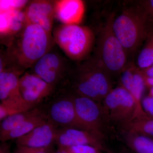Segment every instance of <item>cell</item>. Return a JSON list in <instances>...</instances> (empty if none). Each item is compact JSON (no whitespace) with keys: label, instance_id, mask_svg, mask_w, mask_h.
Masks as SVG:
<instances>
[{"label":"cell","instance_id":"6","mask_svg":"<svg viewBox=\"0 0 153 153\" xmlns=\"http://www.w3.org/2000/svg\"><path fill=\"white\" fill-rule=\"evenodd\" d=\"M23 74L13 66L0 71V115L3 118L33 108L25 102L19 91V79Z\"/></svg>","mask_w":153,"mask_h":153},{"label":"cell","instance_id":"28","mask_svg":"<svg viewBox=\"0 0 153 153\" xmlns=\"http://www.w3.org/2000/svg\"><path fill=\"white\" fill-rule=\"evenodd\" d=\"M144 78L146 85L151 87L153 86V79L148 78V77H145V76Z\"/></svg>","mask_w":153,"mask_h":153},{"label":"cell","instance_id":"16","mask_svg":"<svg viewBox=\"0 0 153 153\" xmlns=\"http://www.w3.org/2000/svg\"><path fill=\"white\" fill-rule=\"evenodd\" d=\"M0 13L1 36L17 35L26 25L25 12L22 10L1 12Z\"/></svg>","mask_w":153,"mask_h":153},{"label":"cell","instance_id":"26","mask_svg":"<svg viewBox=\"0 0 153 153\" xmlns=\"http://www.w3.org/2000/svg\"><path fill=\"white\" fill-rule=\"evenodd\" d=\"M144 4V7L147 11L149 15H153V0L146 1Z\"/></svg>","mask_w":153,"mask_h":153},{"label":"cell","instance_id":"23","mask_svg":"<svg viewBox=\"0 0 153 153\" xmlns=\"http://www.w3.org/2000/svg\"><path fill=\"white\" fill-rule=\"evenodd\" d=\"M53 146L47 148H36L16 146L12 153H53Z\"/></svg>","mask_w":153,"mask_h":153},{"label":"cell","instance_id":"31","mask_svg":"<svg viewBox=\"0 0 153 153\" xmlns=\"http://www.w3.org/2000/svg\"><path fill=\"white\" fill-rule=\"evenodd\" d=\"M119 153H132L131 152L128 150H123L121 151Z\"/></svg>","mask_w":153,"mask_h":153},{"label":"cell","instance_id":"4","mask_svg":"<svg viewBox=\"0 0 153 153\" xmlns=\"http://www.w3.org/2000/svg\"><path fill=\"white\" fill-rule=\"evenodd\" d=\"M40 105L48 121L57 128L86 130L77 117L74 100L66 88L60 87L56 89Z\"/></svg>","mask_w":153,"mask_h":153},{"label":"cell","instance_id":"27","mask_svg":"<svg viewBox=\"0 0 153 153\" xmlns=\"http://www.w3.org/2000/svg\"><path fill=\"white\" fill-rule=\"evenodd\" d=\"M142 72L145 77L153 79V65L149 68L143 70Z\"/></svg>","mask_w":153,"mask_h":153},{"label":"cell","instance_id":"25","mask_svg":"<svg viewBox=\"0 0 153 153\" xmlns=\"http://www.w3.org/2000/svg\"><path fill=\"white\" fill-rule=\"evenodd\" d=\"M142 106L148 117L153 120V97L148 96L143 99Z\"/></svg>","mask_w":153,"mask_h":153},{"label":"cell","instance_id":"3","mask_svg":"<svg viewBox=\"0 0 153 153\" xmlns=\"http://www.w3.org/2000/svg\"><path fill=\"white\" fill-rule=\"evenodd\" d=\"M106 72L100 67H85L76 72L69 71L63 86L101 103L112 89Z\"/></svg>","mask_w":153,"mask_h":153},{"label":"cell","instance_id":"22","mask_svg":"<svg viewBox=\"0 0 153 153\" xmlns=\"http://www.w3.org/2000/svg\"><path fill=\"white\" fill-rule=\"evenodd\" d=\"M28 3L27 1L19 0H1L0 1L1 12L22 10Z\"/></svg>","mask_w":153,"mask_h":153},{"label":"cell","instance_id":"30","mask_svg":"<svg viewBox=\"0 0 153 153\" xmlns=\"http://www.w3.org/2000/svg\"><path fill=\"white\" fill-rule=\"evenodd\" d=\"M149 96L152 97H153V86H152V87H151V88L149 94Z\"/></svg>","mask_w":153,"mask_h":153},{"label":"cell","instance_id":"10","mask_svg":"<svg viewBox=\"0 0 153 153\" xmlns=\"http://www.w3.org/2000/svg\"><path fill=\"white\" fill-rule=\"evenodd\" d=\"M33 73L57 89L65 82L69 70L63 58L56 52L49 51L32 67Z\"/></svg>","mask_w":153,"mask_h":153},{"label":"cell","instance_id":"24","mask_svg":"<svg viewBox=\"0 0 153 153\" xmlns=\"http://www.w3.org/2000/svg\"><path fill=\"white\" fill-rule=\"evenodd\" d=\"M62 149L66 150L70 153H107L99 149L90 146H75Z\"/></svg>","mask_w":153,"mask_h":153},{"label":"cell","instance_id":"9","mask_svg":"<svg viewBox=\"0 0 153 153\" xmlns=\"http://www.w3.org/2000/svg\"><path fill=\"white\" fill-rule=\"evenodd\" d=\"M64 87L71 94L77 117L85 130L105 137V130L110 122L101 103Z\"/></svg>","mask_w":153,"mask_h":153},{"label":"cell","instance_id":"11","mask_svg":"<svg viewBox=\"0 0 153 153\" xmlns=\"http://www.w3.org/2000/svg\"><path fill=\"white\" fill-rule=\"evenodd\" d=\"M19 88L24 101L33 108L42 104L56 89L33 72L22 74L19 79Z\"/></svg>","mask_w":153,"mask_h":153},{"label":"cell","instance_id":"8","mask_svg":"<svg viewBox=\"0 0 153 153\" xmlns=\"http://www.w3.org/2000/svg\"><path fill=\"white\" fill-rule=\"evenodd\" d=\"M101 104L110 123L122 127L139 117L133 97L122 86L112 89Z\"/></svg>","mask_w":153,"mask_h":153},{"label":"cell","instance_id":"2","mask_svg":"<svg viewBox=\"0 0 153 153\" xmlns=\"http://www.w3.org/2000/svg\"><path fill=\"white\" fill-rule=\"evenodd\" d=\"M149 15L144 7H136L127 9L113 20V31L127 55L140 47L152 29Z\"/></svg>","mask_w":153,"mask_h":153},{"label":"cell","instance_id":"1","mask_svg":"<svg viewBox=\"0 0 153 153\" xmlns=\"http://www.w3.org/2000/svg\"><path fill=\"white\" fill-rule=\"evenodd\" d=\"M11 43L9 56L14 67L24 72L50 51L51 33L38 25L26 23Z\"/></svg>","mask_w":153,"mask_h":153},{"label":"cell","instance_id":"20","mask_svg":"<svg viewBox=\"0 0 153 153\" xmlns=\"http://www.w3.org/2000/svg\"><path fill=\"white\" fill-rule=\"evenodd\" d=\"M121 128L125 132L153 137V120L148 117L136 118Z\"/></svg>","mask_w":153,"mask_h":153},{"label":"cell","instance_id":"29","mask_svg":"<svg viewBox=\"0 0 153 153\" xmlns=\"http://www.w3.org/2000/svg\"><path fill=\"white\" fill-rule=\"evenodd\" d=\"M53 153H70L68 151L62 148H58V149L55 152H53Z\"/></svg>","mask_w":153,"mask_h":153},{"label":"cell","instance_id":"14","mask_svg":"<svg viewBox=\"0 0 153 153\" xmlns=\"http://www.w3.org/2000/svg\"><path fill=\"white\" fill-rule=\"evenodd\" d=\"M26 23L41 26L51 33L55 16L54 4L46 1H35L28 4L25 12Z\"/></svg>","mask_w":153,"mask_h":153},{"label":"cell","instance_id":"15","mask_svg":"<svg viewBox=\"0 0 153 153\" xmlns=\"http://www.w3.org/2000/svg\"><path fill=\"white\" fill-rule=\"evenodd\" d=\"M54 10L55 16L63 25H78L84 15V3L79 0L57 1Z\"/></svg>","mask_w":153,"mask_h":153},{"label":"cell","instance_id":"12","mask_svg":"<svg viewBox=\"0 0 153 153\" xmlns=\"http://www.w3.org/2000/svg\"><path fill=\"white\" fill-rule=\"evenodd\" d=\"M105 138L89 131L73 128H58L55 143L58 148L90 146L107 153H111L104 142Z\"/></svg>","mask_w":153,"mask_h":153},{"label":"cell","instance_id":"21","mask_svg":"<svg viewBox=\"0 0 153 153\" xmlns=\"http://www.w3.org/2000/svg\"><path fill=\"white\" fill-rule=\"evenodd\" d=\"M137 64L142 70L146 69L153 65V27L146 39L144 46L138 56Z\"/></svg>","mask_w":153,"mask_h":153},{"label":"cell","instance_id":"7","mask_svg":"<svg viewBox=\"0 0 153 153\" xmlns=\"http://www.w3.org/2000/svg\"><path fill=\"white\" fill-rule=\"evenodd\" d=\"M110 18L101 32L99 42V66L105 71L117 73L125 68L127 54L112 28Z\"/></svg>","mask_w":153,"mask_h":153},{"label":"cell","instance_id":"17","mask_svg":"<svg viewBox=\"0 0 153 153\" xmlns=\"http://www.w3.org/2000/svg\"><path fill=\"white\" fill-rule=\"evenodd\" d=\"M47 117L44 112L30 118L18 126L7 133L0 137L1 142H7L8 141L16 140L20 137L29 133L39 126L48 122Z\"/></svg>","mask_w":153,"mask_h":153},{"label":"cell","instance_id":"13","mask_svg":"<svg viewBox=\"0 0 153 153\" xmlns=\"http://www.w3.org/2000/svg\"><path fill=\"white\" fill-rule=\"evenodd\" d=\"M58 128L48 121L39 126L29 133L16 140V146H25L36 148L52 146L55 140Z\"/></svg>","mask_w":153,"mask_h":153},{"label":"cell","instance_id":"18","mask_svg":"<svg viewBox=\"0 0 153 153\" xmlns=\"http://www.w3.org/2000/svg\"><path fill=\"white\" fill-rule=\"evenodd\" d=\"M42 112L43 111L40 105L35 108L15 114L6 118L1 121L0 137L16 128L19 125L30 118L36 116Z\"/></svg>","mask_w":153,"mask_h":153},{"label":"cell","instance_id":"5","mask_svg":"<svg viewBox=\"0 0 153 153\" xmlns=\"http://www.w3.org/2000/svg\"><path fill=\"white\" fill-rule=\"evenodd\" d=\"M56 43L69 58L82 60L90 52L94 42L89 28L78 25H60L54 33Z\"/></svg>","mask_w":153,"mask_h":153},{"label":"cell","instance_id":"19","mask_svg":"<svg viewBox=\"0 0 153 153\" xmlns=\"http://www.w3.org/2000/svg\"><path fill=\"white\" fill-rule=\"evenodd\" d=\"M126 143L135 153H153V139L150 137L125 132Z\"/></svg>","mask_w":153,"mask_h":153}]
</instances>
